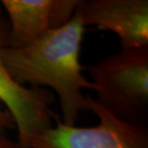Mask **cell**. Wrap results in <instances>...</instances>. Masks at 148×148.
I'll return each instance as SVG.
<instances>
[{"label": "cell", "mask_w": 148, "mask_h": 148, "mask_svg": "<svg viewBox=\"0 0 148 148\" xmlns=\"http://www.w3.org/2000/svg\"><path fill=\"white\" fill-rule=\"evenodd\" d=\"M85 29L74 14L66 25L48 31L33 43L20 48L5 47L0 53L6 70L16 84L48 87L57 93L62 121L67 126H75L80 112L88 111L83 90L93 88L80 64Z\"/></svg>", "instance_id": "obj_1"}, {"label": "cell", "mask_w": 148, "mask_h": 148, "mask_svg": "<svg viewBox=\"0 0 148 148\" xmlns=\"http://www.w3.org/2000/svg\"><path fill=\"white\" fill-rule=\"evenodd\" d=\"M88 70L102 107L121 120L147 127L148 47L121 49Z\"/></svg>", "instance_id": "obj_2"}, {"label": "cell", "mask_w": 148, "mask_h": 148, "mask_svg": "<svg viewBox=\"0 0 148 148\" xmlns=\"http://www.w3.org/2000/svg\"><path fill=\"white\" fill-rule=\"evenodd\" d=\"M87 99L88 111L99 118L96 126H67L56 114V125L32 137L28 148H148L147 127L121 120L95 98Z\"/></svg>", "instance_id": "obj_3"}, {"label": "cell", "mask_w": 148, "mask_h": 148, "mask_svg": "<svg viewBox=\"0 0 148 148\" xmlns=\"http://www.w3.org/2000/svg\"><path fill=\"white\" fill-rule=\"evenodd\" d=\"M9 22L3 16L0 5V53L8 47ZM0 102L13 115L18 131L20 148H28L29 140L35 135L53 126L56 114L50 106L54 96L41 88H27L16 84L6 70L0 55Z\"/></svg>", "instance_id": "obj_4"}, {"label": "cell", "mask_w": 148, "mask_h": 148, "mask_svg": "<svg viewBox=\"0 0 148 148\" xmlns=\"http://www.w3.org/2000/svg\"><path fill=\"white\" fill-rule=\"evenodd\" d=\"M75 14L85 28L114 32L122 50L148 47L147 0H80Z\"/></svg>", "instance_id": "obj_5"}, {"label": "cell", "mask_w": 148, "mask_h": 148, "mask_svg": "<svg viewBox=\"0 0 148 148\" xmlns=\"http://www.w3.org/2000/svg\"><path fill=\"white\" fill-rule=\"evenodd\" d=\"M8 14V47L20 48L52 30L53 0H2Z\"/></svg>", "instance_id": "obj_6"}, {"label": "cell", "mask_w": 148, "mask_h": 148, "mask_svg": "<svg viewBox=\"0 0 148 148\" xmlns=\"http://www.w3.org/2000/svg\"><path fill=\"white\" fill-rule=\"evenodd\" d=\"M16 128V122L13 115L7 109L3 107L2 103L0 102V133L6 134V131L14 130Z\"/></svg>", "instance_id": "obj_7"}, {"label": "cell", "mask_w": 148, "mask_h": 148, "mask_svg": "<svg viewBox=\"0 0 148 148\" xmlns=\"http://www.w3.org/2000/svg\"><path fill=\"white\" fill-rule=\"evenodd\" d=\"M0 148H20L18 143L8 138L6 134L0 133Z\"/></svg>", "instance_id": "obj_8"}]
</instances>
